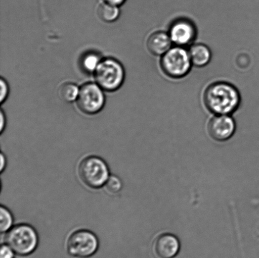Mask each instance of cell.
I'll use <instances>...</instances> for the list:
<instances>
[{
    "instance_id": "cell-1",
    "label": "cell",
    "mask_w": 259,
    "mask_h": 258,
    "mask_svg": "<svg viewBox=\"0 0 259 258\" xmlns=\"http://www.w3.org/2000/svg\"><path fill=\"white\" fill-rule=\"evenodd\" d=\"M204 103L214 115H231L239 108L242 98L238 88L227 82H215L205 89Z\"/></svg>"
},
{
    "instance_id": "cell-2",
    "label": "cell",
    "mask_w": 259,
    "mask_h": 258,
    "mask_svg": "<svg viewBox=\"0 0 259 258\" xmlns=\"http://www.w3.org/2000/svg\"><path fill=\"white\" fill-rule=\"evenodd\" d=\"M38 241L36 231L27 224H18L12 227L5 236L6 244L20 256L32 254L37 248Z\"/></svg>"
},
{
    "instance_id": "cell-3",
    "label": "cell",
    "mask_w": 259,
    "mask_h": 258,
    "mask_svg": "<svg viewBox=\"0 0 259 258\" xmlns=\"http://www.w3.org/2000/svg\"><path fill=\"white\" fill-rule=\"evenodd\" d=\"M160 66L167 77L180 79L189 74L193 65L187 47L175 45L162 56Z\"/></svg>"
},
{
    "instance_id": "cell-4",
    "label": "cell",
    "mask_w": 259,
    "mask_h": 258,
    "mask_svg": "<svg viewBox=\"0 0 259 258\" xmlns=\"http://www.w3.org/2000/svg\"><path fill=\"white\" fill-rule=\"evenodd\" d=\"M78 173L82 183L93 189L105 186L110 177L107 164L102 159L96 156L83 159L78 166Z\"/></svg>"
},
{
    "instance_id": "cell-5",
    "label": "cell",
    "mask_w": 259,
    "mask_h": 258,
    "mask_svg": "<svg viewBox=\"0 0 259 258\" xmlns=\"http://www.w3.org/2000/svg\"><path fill=\"white\" fill-rule=\"evenodd\" d=\"M94 73L97 84L108 92L118 90L125 79V70L122 65L113 58L101 60Z\"/></svg>"
},
{
    "instance_id": "cell-6",
    "label": "cell",
    "mask_w": 259,
    "mask_h": 258,
    "mask_svg": "<svg viewBox=\"0 0 259 258\" xmlns=\"http://www.w3.org/2000/svg\"><path fill=\"white\" fill-rule=\"evenodd\" d=\"M99 247L98 237L88 230H78L73 232L67 242L68 253L77 258H88L97 252Z\"/></svg>"
},
{
    "instance_id": "cell-7",
    "label": "cell",
    "mask_w": 259,
    "mask_h": 258,
    "mask_svg": "<svg viewBox=\"0 0 259 258\" xmlns=\"http://www.w3.org/2000/svg\"><path fill=\"white\" fill-rule=\"evenodd\" d=\"M78 109L87 115H95L102 110L105 105V95L98 84L88 83L80 88L77 98Z\"/></svg>"
},
{
    "instance_id": "cell-8",
    "label": "cell",
    "mask_w": 259,
    "mask_h": 258,
    "mask_svg": "<svg viewBox=\"0 0 259 258\" xmlns=\"http://www.w3.org/2000/svg\"><path fill=\"white\" fill-rule=\"evenodd\" d=\"M167 33L174 45L187 47L194 44L197 36V29L192 20L180 17L171 22Z\"/></svg>"
},
{
    "instance_id": "cell-9",
    "label": "cell",
    "mask_w": 259,
    "mask_h": 258,
    "mask_svg": "<svg viewBox=\"0 0 259 258\" xmlns=\"http://www.w3.org/2000/svg\"><path fill=\"white\" fill-rule=\"evenodd\" d=\"M235 130V121L231 115H214L207 125L210 138L219 142L229 140L234 135Z\"/></svg>"
},
{
    "instance_id": "cell-10",
    "label": "cell",
    "mask_w": 259,
    "mask_h": 258,
    "mask_svg": "<svg viewBox=\"0 0 259 258\" xmlns=\"http://www.w3.org/2000/svg\"><path fill=\"white\" fill-rule=\"evenodd\" d=\"M153 249L157 257L174 258L180 251V242L174 234H161L155 240Z\"/></svg>"
},
{
    "instance_id": "cell-11",
    "label": "cell",
    "mask_w": 259,
    "mask_h": 258,
    "mask_svg": "<svg viewBox=\"0 0 259 258\" xmlns=\"http://www.w3.org/2000/svg\"><path fill=\"white\" fill-rule=\"evenodd\" d=\"M168 33L157 31L150 35L147 40V47L151 54L162 57L172 47Z\"/></svg>"
},
{
    "instance_id": "cell-12",
    "label": "cell",
    "mask_w": 259,
    "mask_h": 258,
    "mask_svg": "<svg viewBox=\"0 0 259 258\" xmlns=\"http://www.w3.org/2000/svg\"><path fill=\"white\" fill-rule=\"evenodd\" d=\"M189 56L194 67L202 68L207 66L211 60L212 52L207 45L202 43H194L189 47Z\"/></svg>"
},
{
    "instance_id": "cell-13",
    "label": "cell",
    "mask_w": 259,
    "mask_h": 258,
    "mask_svg": "<svg viewBox=\"0 0 259 258\" xmlns=\"http://www.w3.org/2000/svg\"><path fill=\"white\" fill-rule=\"evenodd\" d=\"M97 14L102 21L110 23L118 19L120 11L118 7L104 3L98 7Z\"/></svg>"
},
{
    "instance_id": "cell-14",
    "label": "cell",
    "mask_w": 259,
    "mask_h": 258,
    "mask_svg": "<svg viewBox=\"0 0 259 258\" xmlns=\"http://www.w3.org/2000/svg\"><path fill=\"white\" fill-rule=\"evenodd\" d=\"M79 90L77 85L68 82L61 85L58 93L63 100L71 102L77 100Z\"/></svg>"
},
{
    "instance_id": "cell-15",
    "label": "cell",
    "mask_w": 259,
    "mask_h": 258,
    "mask_svg": "<svg viewBox=\"0 0 259 258\" xmlns=\"http://www.w3.org/2000/svg\"><path fill=\"white\" fill-rule=\"evenodd\" d=\"M100 57L95 53H89L83 56L81 61V66L86 72H95L101 62Z\"/></svg>"
},
{
    "instance_id": "cell-16",
    "label": "cell",
    "mask_w": 259,
    "mask_h": 258,
    "mask_svg": "<svg viewBox=\"0 0 259 258\" xmlns=\"http://www.w3.org/2000/svg\"><path fill=\"white\" fill-rule=\"evenodd\" d=\"M0 219H1V224H0V229L2 233L7 232L12 228L13 222L12 215L9 210L4 207H1L0 209Z\"/></svg>"
},
{
    "instance_id": "cell-17",
    "label": "cell",
    "mask_w": 259,
    "mask_h": 258,
    "mask_svg": "<svg viewBox=\"0 0 259 258\" xmlns=\"http://www.w3.org/2000/svg\"><path fill=\"white\" fill-rule=\"evenodd\" d=\"M105 186L109 193L112 194L118 193L122 189V183L120 179L115 176L109 177Z\"/></svg>"
},
{
    "instance_id": "cell-18",
    "label": "cell",
    "mask_w": 259,
    "mask_h": 258,
    "mask_svg": "<svg viewBox=\"0 0 259 258\" xmlns=\"http://www.w3.org/2000/svg\"><path fill=\"white\" fill-rule=\"evenodd\" d=\"M15 252L7 244H2L0 249V258H15Z\"/></svg>"
},
{
    "instance_id": "cell-19",
    "label": "cell",
    "mask_w": 259,
    "mask_h": 258,
    "mask_svg": "<svg viewBox=\"0 0 259 258\" xmlns=\"http://www.w3.org/2000/svg\"><path fill=\"white\" fill-rule=\"evenodd\" d=\"M0 90H1V93H0V102L3 103L5 100L7 99V96L9 95V85H8L6 80H5L4 78H1L0 80Z\"/></svg>"
},
{
    "instance_id": "cell-20",
    "label": "cell",
    "mask_w": 259,
    "mask_h": 258,
    "mask_svg": "<svg viewBox=\"0 0 259 258\" xmlns=\"http://www.w3.org/2000/svg\"><path fill=\"white\" fill-rule=\"evenodd\" d=\"M126 0H103L106 4L114 5V6L118 7L124 4Z\"/></svg>"
},
{
    "instance_id": "cell-21",
    "label": "cell",
    "mask_w": 259,
    "mask_h": 258,
    "mask_svg": "<svg viewBox=\"0 0 259 258\" xmlns=\"http://www.w3.org/2000/svg\"><path fill=\"white\" fill-rule=\"evenodd\" d=\"M0 118H1V125H0V131L1 132H3L4 131V129L5 128V118L4 112L3 111H1V113H0Z\"/></svg>"
},
{
    "instance_id": "cell-22",
    "label": "cell",
    "mask_w": 259,
    "mask_h": 258,
    "mask_svg": "<svg viewBox=\"0 0 259 258\" xmlns=\"http://www.w3.org/2000/svg\"><path fill=\"white\" fill-rule=\"evenodd\" d=\"M1 171H4V169L5 168V164H6V161H5V158L4 154L2 153L1 155Z\"/></svg>"
}]
</instances>
